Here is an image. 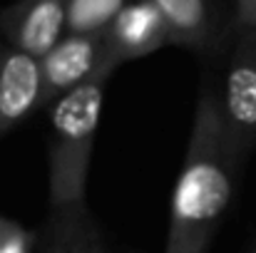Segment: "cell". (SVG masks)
Segmentation results:
<instances>
[{
  "label": "cell",
  "mask_w": 256,
  "mask_h": 253,
  "mask_svg": "<svg viewBox=\"0 0 256 253\" xmlns=\"http://www.w3.org/2000/svg\"><path fill=\"white\" fill-rule=\"evenodd\" d=\"M234 164L219 97L212 84L202 82L186 159L172 199L167 253H206L232 201Z\"/></svg>",
  "instance_id": "1"
},
{
  "label": "cell",
  "mask_w": 256,
  "mask_h": 253,
  "mask_svg": "<svg viewBox=\"0 0 256 253\" xmlns=\"http://www.w3.org/2000/svg\"><path fill=\"white\" fill-rule=\"evenodd\" d=\"M114 65H104L52 104L50 142V196L55 211L85 209L87 167L104 102V84Z\"/></svg>",
  "instance_id": "2"
},
{
  "label": "cell",
  "mask_w": 256,
  "mask_h": 253,
  "mask_svg": "<svg viewBox=\"0 0 256 253\" xmlns=\"http://www.w3.org/2000/svg\"><path fill=\"white\" fill-rule=\"evenodd\" d=\"M219 107L232 154L242 162L256 144V27L239 30Z\"/></svg>",
  "instance_id": "3"
},
{
  "label": "cell",
  "mask_w": 256,
  "mask_h": 253,
  "mask_svg": "<svg viewBox=\"0 0 256 253\" xmlns=\"http://www.w3.org/2000/svg\"><path fill=\"white\" fill-rule=\"evenodd\" d=\"M104 65H114L107 50V32H90V35H65L42 60V107H52L62 94L75 89L97 75ZM117 67V65H114Z\"/></svg>",
  "instance_id": "4"
},
{
  "label": "cell",
  "mask_w": 256,
  "mask_h": 253,
  "mask_svg": "<svg viewBox=\"0 0 256 253\" xmlns=\"http://www.w3.org/2000/svg\"><path fill=\"white\" fill-rule=\"evenodd\" d=\"M8 47L42 60L68 35V0H15L0 10Z\"/></svg>",
  "instance_id": "5"
},
{
  "label": "cell",
  "mask_w": 256,
  "mask_h": 253,
  "mask_svg": "<svg viewBox=\"0 0 256 253\" xmlns=\"http://www.w3.org/2000/svg\"><path fill=\"white\" fill-rule=\"evenodd\" d=\"M104 32L110 60L114 65L144 57L162 45H170L167 22L150 0H130Z\"/></svg>",
  "instance_id": "6"
},
{
  "label": "cell",
  "mask_w": 256,
  "mask_h": 253,
  "mask_svg": "<svg viewBox=\"0 0 256 253\" xmlns=\"http://www.w3.org/2000/svg\"><path fill=\"white\" fill-rule=\"evenodd\" d=\"M42 99V70L40 60L2 47L0 52V137L22 122L30 112L40 109Z\"/></svg>",
  "instance_id": "7"
},
{
  "label": "cell",
  "mask_w": 256,
  "mask_h": 253,
  "mask_svg": "<svg viewBox=\"0 0 256 253\" xmlns=\"http://www.w3.org/2000/svg\"><path fill=\"white\" fill-rule=\"evenodd\" d=\"M167 22L172 45L204 47L212 35V12L206 0H150Z\"/></svg>",
  "instance_id": "8"
},
{
  "label": "cell",
  "mask_w": 256,
  "mask_h": 253,
  "mask_svg": "<svg viewBox=\"0 0 256 253\" xmlns=\"http://www.w3.org/2000/svg\"><path fill=\"white\" fill-rule=\"evenodd\" d=\"M48 253H102L100 239L90 226L87 209L55 211Z\"/></svg>",
  "instance_id": "9"
},
{
  "label": "cell",
  "mask_w": 256,
  "mask_h": 253,
  "mask_svg": "<svg viewBox=\"0 0 256 253\" xmlns=\"http://www.w3.org/2000/svg\"><path fill=\"white\" fill-rule=\"evenodd\" d=\"M130 0H68V35L102 32Z\"/></svg>",
  "instance_id": "10"
},
{
  "label": "cell",
  "mask_w": 256,
  "mask_h": 253,
  "mask_svg": "<svg viewBox=\"0 0 256 253\" xmlns=\"http://www.w3.org/2000/svg\"><path fill=\"white\" fill-rule=\"evenodd\" d=\"M0 253H30V236L18 226L0 221Z\"/></svg>",
  "instance_id": "11"
},
{
  "label": "cell",
  "mask_w": 256,
  "mask_h": 253,
  "mask_svg": "<svg viewBox=\"0 0 256 253\" xmlns=\"http://www.w3.org/2000/svg\"><path fill=\"white\" fill-rule=\"evenodd\" d=\"M236 27H256V0H236Z\"/></svg>",
  "instance_id": "12"
},
{
  "label": "cell",
  "mask_w": 256,
  "mask_h": 253,
  "mask_svg": "<svg viewBox=\"0 0 256 253\" xmlns=\"http://www.w3.org/2000/svg\"><path fill=\"white\" fill-rule=\"evenodd\" d=\"M0 52H2V47H0Z\"/></svg>",
  "instance_id": "13"
}]
</instances>
